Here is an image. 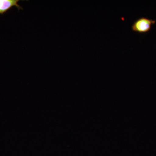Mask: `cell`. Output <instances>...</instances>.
I'll return each mask as SVG.
<instances>
[{"label": "cell", "mask_w": 156, "mask_h": 156, "mask_svg": "<svg viewBox=\"0 0 156 156\" xmlns=\"http://www.w3.org/2000/svg\"><path fill=\"white\" fill-rule=\"evenodd\" d=\"M156 20L142 17L135 20L132 26V30L139 34L147 33L151 30L152 26L155 24Z\"/></svg>", "instance_id": "6da1fadb"}, {"label": "cell", "mask_w": 156, "mask_h": 156, "mask_svg": "<svg viewBox=\"0 0 156 156\" xmlns=\"http://www.w3.org/2000/svg\"><path fill=\"white\" fill-rule=\"evenodd\" d=\"M19 2V0H0V14H4L14 7H17L18 10H23L18 4Z\"/></svg>", "instance_id": "7a4b0ae2"}]
</instances>
